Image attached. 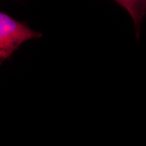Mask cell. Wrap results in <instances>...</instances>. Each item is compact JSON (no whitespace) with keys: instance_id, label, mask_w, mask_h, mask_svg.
Instances as JSON below:
<instances>
[{"instance_id":"obj_1","label":"cell","mask_w":146,"mask_h":146,"mask_svg":"<svg viewBox=\"0 0 146 146\" xmlns=\"http://www.w3.org/2000/svg\"><path fill=\"white\" fill-rule=\"evenodd\" d=\"M41 36L40 33L0 11V64L11 58L23 42Z\"/></svg>"},{"instance_id":"obj_2","label":"cell","mask_w":146,"mask_h":146,"mask_svg":"<svg viewBox=\"0 0 146 146\" xmlns=\"http://www.w3.org/2000/svg\"><path fill=\"white\" fill-rule=\"evenodd\" d=\"M124 8L133 19L135 31L136 40L140 36L141 26L146 17V0H114Z\"/></svg>"}]
</instances>
